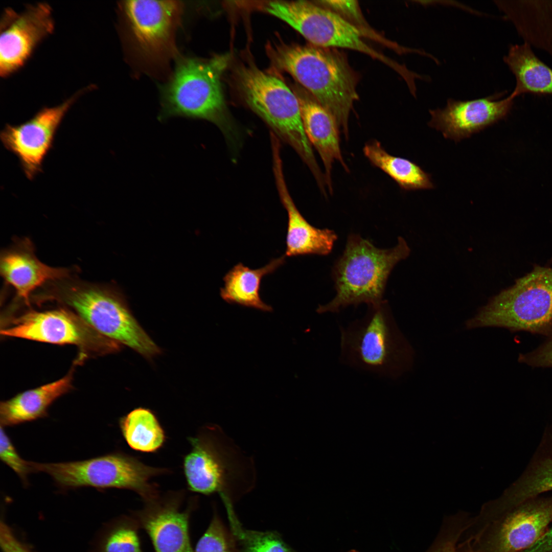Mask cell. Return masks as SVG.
Wrapping results in <instances>:
<instances>
[{"mask_svg": "<svg viewBox=\"0 0 552 552\" xmlns=\"http://www.w3.org/2000/svg\"><path fill=\"white\" fill-rule=\"evenodd\" d=\"M274 65L291 74L335 118L346 139L349 120L358 99L356 73L335 49L279 44L271 50Z\"/></svg>", "mask_w": 552, "mask_h": 552, "instance_id": "1", "label": "cell"}, {"mask_svg": "<svg viewBox=\"0 0 552 552\" xmlns=\"http://www.w3.org/2000/svg\"><path fill=\"white\" fill-rule=\"evenodd\" d=\"M340 327V361L377 376L397 379L409 371L415 352L384 302Z\"/></svg>", "mask_w": 552, "mask_h": 552, "instance_id": "2", "label": "cell"}, {"mask_svg": "<svg viewBox=\"0 0 552 552\" xmlns=\"http://www.w3.org/2000/svg\"><path fill=\"white\" fill-rule=\"evenodd\" d=\"M191 446L185 456L183 471L189 489L204 495L218 493L233 501L255 486L252 458L243 453L217 426H209L188 439Z\"/></svg>", "mask_w": 552, "mask_h": 552, "instance_id": "3", "label": "cell"}, {"mask_svg": "<svg viewBox=\"0 0 552 552\" xmlns=\"http://www.w3.org/2000/svg\"><path fill=\"white\" fill-rule=\"evenodd\" d=\"M402 237L389 249L376 247L357 235L348 237L344 252L333 270L336 294L328 303L319 305V313H336L350 305L382 304L388 277L394 266L410 254Z\"/></svg>", "mask_w": 552, "mask_h": 552, "instance_id": "4", "label": "cell"}, {"mask_svg": "<svg viewBox=\"0 0 552 552\" xmlns=\"http://www.w3.org/2000/svg\"><path fill=\"white\" fill-rule=\"evenodd\" d=\"M465 327H499L552 335V267L535 265L490 298L466 321Z\"/></svg>", "mask_w": 552, "mask_h": 552, "instance_id": "5", "label": "cell"}, {"mask_svg": "<svg viewBox=\"0 0 552 552\" xmlns=\"http://www.w3.org/2000/svg\"><path fill=\"white\" fill-rule=\"evenodd\" d=\"M229 57L224 55L209 60L182 57L162 89L158 120L174 117L210 121L225 132L226 108L221 75Z\"/></svg>", "mask_w": 552, "mask_h": 552, "instance_id": "6", "label": "cell"}, {"mask_svg": "<svg viewBox=\"0 0 552 552\" xmlns=\"http://www.w3.org/2000/svg\"><path fill=\"white\" fill-rule=\"evenodd\" d=\"M239 85L246 103L289 144L308 165L317 182L323 175L306 134L298 99L280 79L254 65L241 68Z\"/></svg>", "mask_w": 552, "mask_h": 552, "instance_id": "7", "label": "cell"}, {"mask_svg": "<svg viewBox=\"0 0 552 552\" xmlns=\"http://www.w3.org/2000/svg\"><path fill=\"white\" fill-rule=\"evenodd\" d=\"M552 521V496L528 499L494 511L483 506L463 534L475 552H521L532 545Z\"/></svg>", "mask_w": 552, "mask_h": 552, "instance_id": "8", "label": "cell"}, {"mask_svg": "<svg viewBox=\"0 0 552 552\" xmlns=\"http://www.w3.org/2000/svg\"><path fill=\"white\" fill-rule=\"evenodd\" d=\"M51 298L69 307L101 335L147 358L160 352L125 304L98 286L67 282L58 284Z\"/></svg>", "mask_w": 552, "mask_h": 552, "instance_id": "9", "label": "cell"}, {"mask_svg": "<svg viewBox=\"0 0 552 552\" xmlns=\"http://www.w3.org/2000/svg\"><path fill=\"white\" fill-rule=\"evenodd\" d=\"M34 472H42L63 489L94 487L125 489L134 491L145 502L159 496L152 477L163 469L148 466L135 457L114 452L80 461L42 463L31 462Z\"/></svg>", "mask_w": 552, "mask_h": 552, "instance_id": "10", "label": "cell"}, {"mask_svg": "<svg viewBox=\"0 0 552 552\" xmlns=\"http://www.w3.org/2000/svg\"><path fill=\"white\" fill-rule=\"evenodd\" d=\"M263 10L285 21L311 44L326 48H344L365 54L397 72L403 66L380 53L363 39L366 35L336 13L314 2L269 1Z\"/></svg>", "mask_w": 552, "mask_h": 552, "instance_id": "11", "label": "cell"}, {"mask_svg": "<svg viewBox=\"0 0 552 552\" xmlns=\"http://www.w3.org/2000/svg\"><path fill=\"white\" fill-rule=\"evenodd\" d=\"M127 43L139 60L164 63L175 51V36L182 12L176 1H126L120 4Z\"/></svg>", "mask_w": 552, "mask_h": 552, "instance_id": "12", "label": "cell"}, {"mask_svg": "<svg viewBox=\"0 0 552 552\" xmlns=\"http://www.w3.org/2000/svg\"><path fill=\"white\" fill-rule=\"evenodd\" d=\"M5 336L53 344H74L82 354L102 355L118 351L121 345L101 335L71 311H30L1 331Z\"/></svg>", "mask_w": 552, "mask_h": 552, "instance_id": "13", "label": "cell"}, {"mask_svg": "<svg viewBox=\"0 0 552 552\" xmlns=\"http://www.w3.org/2000/svg\"><path fill=\"white\" fill-rule=\"evenodd\" d=\"M94 87L89 85L79 90L57 106L42 108L24 123L7 124L1 131L2 144L17 156L29 180L42 171L43 161L53 147L56 132L66 112L80 96Z\"/></svg>", "mask_w": 552, "mask_h": 552, "instance_id": "14", "label": "cell"}, {"mask_svg": "<svg viewBox=\"0 0 552 552\" xmlns=\"http://www.w3.org/2000/svg\"><path fill=\"white\" fill-rule=\"evenodd\" d=\"M54 29L52 10L48 4L29 5L21 12L5 9L1 21V76L6 77L23 66Z\"/></svg>", "mask_w": 552, "mask_h": 552, "instance_id": "15", "label": "cell"}, {"mask_svg": "<svg viewBox=\"0 0 552 552\" xmlns=\"http://www.w3.org/2000/svg\"><path fill=\"white\" fill-rule=\"evenodd\" d=\"M182 495L171 494L145 502L132 516L148 535L155 552H194L189 535L193 502L182 509Z\"/></svg>", "mask_w": 552, "mask_h": 552, "instance_id": "16", "label": "cell"}, {"mask_svg": "<svg viewBox=\"0 0 552 552\" xmlns=\"http://www.w3.org/2000/svg\"><path fill=\"white\" fill-rule=\"evenodd\" d=\"M514 100L510 95L495 101L489 96L468 101L449 99L445 108L429 110L428 126L456 143L470 137L505 118Z\"/></svg>", "mask_w": 552, "mask_h": 552, "instance_id": "17", "label": "cell"}, {"mask_svg": "<svg viewBox=\"0 0 552 552\" xmlns=\"http://www.w3.org/2000/svg\"><path fill=\"white\" fill-rule=\"evenodd\" d=\"M0 271L6 282L12 286L16 295L29 305L33 291L47 282L68 278L70 270L49 266L36 257L29 240L16 243L2 254Z\"/></svg>", "mask_w": 552, "mask_h": 552, "instance_id": "18", "label": "cell"}, {"mask_svg": "<svg viewBox=\"0 0 552 552\" xmlns=\"http://www.w3.org/2000/svg\"><path fill=\"white\" fill-rule=\"evenodd\" d=\"M272 155L277 187L288 215L286 257L329 254L337 238L336 234L329 229L313 226L302 215L287 188L280 150H273Z\"/></svg>", "mask_w": 552, "mask_h": 552, "instance_id": "19", "label": "cell"}, {"mask_svg": "<svg viewBox=\"0 0 552 552\" xmlns=\"http://www.w3.org/2000/svg\"><path fill=\"white\" fill-rule=\"evenodd\" d=\"M300 104L302 118L307 136L319 154L325 168L326 183L332 192V171L337 161L348 171L340 146V129L333 116L311 95H296Z\"/></svg>", "mask_w": 552, "mask_h": 552, "instance_id": "20", "label": "cell"}, {"mask_svg": "<svg viewBox=\"0 0 552 552\" xmlns=\"http://www.w3.org/2000/svg\"><path fill=\"white\" fill-rule=\"evenodd\" d=\"M550 491H552V424L545 427L523 472L494 503L497 509L504 510Z\"/></svg>", "mask_w": 552, "mask_h": 552, "instance_id": "21", "label": "cell"}, {"mask_svg": "<svg viewBox=\"0 0 552 552\" xmlns=\"http://www.w3.org/2000/svg\"><path fill=\"white\" fill-rule=\"evenodd\" d=\"M530 46L552 55V1H495Z\"/></svg>", "mask_w": 552, "mask_h": 552, "instance_id": "22", "label": "cell"}, {"mask_svg": "<svg viewBox=\"0 0 552 552\" xmlns=\"http://www.w3.org/2000/svg\"><path fill=\"white\" fill-rule=\"evenodd\" d=\"M73 374V369L57 381L22 392L1 402V425L12 426L46 417L52 403L71 389Z\"/></svg>", "mask_w": 552, "mask_h": 552, "instance_id": "23", "label": "cell"}, {"mask_svg": "<svg viewBox=\"0 0 552 552\" xmlns=\"http://www.w3.org/2000/svg\"><path fill=\"white\" fill-rule=\"evenodd\" d=\"M285 255L272 259L267 265L252 269L239 263L223 277L224 286L220 296L226 302L254 308L263 311H271V307L265 304L260 296L261 281L264 277L273 273L285 262Z\"/></svg>", "mask_w": 552, "mask_h": 552, "instance_id": "24", "label": "cell"}, {"mask_svg": "<svg viewBox=\"0 0 552 552\" xmlns=\"http://www.w3.org/2000/svg\"><path fill=\"white\" fill-rule=\"evenodd\" d=\"M503 61L516 79L510 95L513 99L526 94L552 96V68L538 58L528 44L510 45Z\"/></svg>", "mask_w": 552, "mask_h": 552, "instance_id": "25", "label": "cell"}, {"mask_svg": "<svg viewBox=\"0 0 552 552\" xmlns=\"http://www.w3.org/2000/svg\"><path fill=\"white\" fill-rule=\"evenodd\" d=\"M365 156L375 167L390 177L404 190H430L434 188L431 175L416 163L388 153L377 140L366 143Z\"/></svg>", "mask_w": 552, "mask_h": 552, "instance_id": "26", "label": "cell"}, {"mask_svg": "<svg viewBox=\"0 0 552 552\" xmlns=\"http://www.w3.org/2000/svg\"><path fill=\"white\" fill-rule=\"evenodd\" d=\"M119 426L127 444L136 451L155 452L166 441L165 431L157 417L147 408L131 410L120 419Z\"/></svg>", "mask_w": 552, "mask_h": 552, "instance_id": "27", "label": "cell"}, {"mask_svg": "<svg viewBox=\"0 0 552 552\" xmlns=\"http://www.w3.org/2000/svg\"><path fill=\"white\" fill-rule=\"evenodd\" d=\"M226 509L232 532L243 552H294L276 533L243 528L235 516L233 505Z\"/></svg>", "mask_w": 552, "mask_h": 552, "instance_id": "28", "label": "cell"}, {"mask_svg": "<svg viewBox=\"0 0 552 552\" xmlns=\"http://www.w3.org/2000/svg\"><path fill=\"white\" fill-rule=\"evenodd\" d=\"M140 528L132 515L121 517L106 531L99 552H144L139 535Z\"/></svg>", "mask_w": 552, "mask_h": 552, "instance_id": "29", "label": "cell"}, {"mask_svg": "<svg viewBox=\"0 0 552 552\" xmlns=\"http://www.w3.org/2000/svg\"><path fill=\"white\" fill-rule=\"evenodd\" d=\"M471 518L463 512L446 516L435 539L424 552H457L458 543Z\"/></svg>", "mask_w": 552, "mask_h": 552, "instance_id": "30", "label": "cell"}, {"mask_svg": "<svg viewBox=\"0 0 552 552\" xmlns=\"http://www.w3.org/2000/svg\"><path fill=\"white\" fill-rule=\"evenodd\" d=\"M237 540L216 513L198 541L194 552H239Z\"/></svg>", "mask_w": 552, "mask_h": 552, "instance_id": "31", "label": "cell"}, {"mask_svg": "<svg viewBox=\"0 0 552 552\" xmlns=\"http://www.w3.org/2000/svg\"><path fill=\"white\" fill-rule=\"evenodd\" d=\"M317 4L336 13L362 31L366 36L379 40L377 36L368 26L362 14L357 1H320Z\"/></svg>", "mask_w": 552, "mask_h": 552, "instance_id": "32", "label": "cell"}, {"mask_svg": "<svg viewBox=\"0 0 552 552\" xmlns=\"http://www.w3.org/2000/svg\"><path fill=\"white\" fill-rule=\"evenodd\" d=\"M1 459L20 478L24 485H28V476L33 472L30 462L22 459L15 448L5 430L1 426L0 438Z\"/></svg>", "mask_w": 552, "mask_h": 552, "instance_id": "33", "label": "cell"}, {"mask_svg": "<svg viewBox=\"0 0 552 552\" xmlns=\"http://www.w3.org/2000/svg\"><path fill=\"white\" fill-rule=\"evenodd\" d=\"M518 360L533 366L552 367V335L535 350L520 355Z\"/></svg>", "mask_w": 552, "mask_h": 552, "instance_id": "34", "label": "cell"}, {"mask_svg": "<svg viewBox=\"0 0 552 552\" xmlns=\"http://www.w3.org/2000/svg\"><path fill=\"white\" fill-rule=\"evenodd\" d=\"M0 543L4 552H30L3 522L0 525Z\"/></svg>", "mask_w": 552, "mask_h": 552, "instance_id": "35", "label": "cell"}, {"mask_svg": "<svg viewBox=\"0 0 552 552\" xmlns=\"http://www.w3.org/2000/svg\"><path fill=\"white\" fill-rule=\"evenodd\" d=\"M521 552H552V527L548 528L532 545Z\"/></svg>", "mask_w": 552, "mask_h": 552, "instance_id": "36", "label": "cell"}, {"mask_svg": "<svg viewBox=\"0 0 552 552\" xmlns=\"http://www.w3.org/2000/svg\"><path fill=\"white\" fill-rule=\"evenodd\" d=\"M457 552H475V551L472 548L469 540L465 539L463 541L460 540L458 543Z\"/></svg>", "mask_w": 552, "mask_h": 552, "instance_id": "37", "label": "cell"}, {"mask_svg": "<svg viewBox=\"0 0 552 552\" xmlns=\"http://www.w3.org/2000/svg\"><path fill=\"white\" fill-rule=\"evenodd\" d=\"M348 552H358V551H356V550H350V551H348Z\"/></svg>", "mask_w": 552, "mask_h": 552, "instance_id": "38", "label": "cell"}]
</instances>
